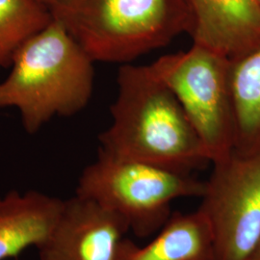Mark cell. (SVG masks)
Masks as SVG:
<instances>
[{
    "mask_svg": "<svg viewBox=\"0 0 260 260\" xmlns=\"http://www.w3.org/2000/svg\"><path fill=\"white\" fill-rule=\"evenodd\" d=\"M51 14L93 62L127 64L193 28L187 0H66Z\"/></svg>",
    "mask_w": 260,
    "mask_h": 260,
    "instance_id": "3",
    "label": "cell"
},
{
    "mask_svg": "<svg viewBox=\"0 0 260 260\" xmlns=\"http://www.w3.org/2000/svg\"><path fill=\"white\" fill-rule=\"evenodd\" d=\"M257 1H258V3H259V5H260V0H257Z\"/></svg>",
    "mask_w": 260,
    "mask_h": 260,
    "instance_id": "15",
    "label": "cell"
},
{
    "mask_svg": "<svg viewBox=\"0 0 260 260\" xmlns=\"http://www.w3.org/2000/svg\"><path fill=\"white\" fill-rule=\"evenodd\" d=\"M93 63L53 19L14 56L9 75L0 82V109L16 108L29 134L56 116L75 115L92 96Z\"/></svg>",
    "mask_w": 260,
    "mask_h": 260,
    "instance_id": "2",
    "label": "cell"
},
{
    "mask_svg": "<svg viewBox=\"0 0 260 260\" xmlns=\"http://www.w3.org/2000/svg\"><path fill=\"white\" fill-rule=\"evenodd\" d=\"M64 200L29 190L0 195V260L18 256L47 240Z\"/></svg>",
    "mask_w": 260,
    "mask_h": 260,
    "instance_id": "9",
    "label": "cell"
},
{
    "mask_svg": "<svg viewBox=\"0 0 260 260\" xmlns=\"http://www.w3.org/2000/svg\"><path fill=\"white\" fill-rule=\"evenodd\" d=\"M199 210L210 225L213 260H247L260 239V152L212 163Z\"/></svg>",
    "mask_w": 260,
    "mask_h": 260,
    "instance_id": "6",
    "label": "cell"
},
{
    "mask_svg": "<svg viewBox=\"0 0 260 260\" xmlns=\"http://www.w3.org/2000/svg\"><path fill=\"white\" fill-rule=\"evenodd\" d=\"M204 191L205 182L190 175L113 157L99 149L96 160L79 177L75 194L118 214L143 238L166 223L174 201L201 198Z\"/></svg>",
    "mask_w": 260,
    "mask_h": 260,
    "instance_id": "4",
    "label": "cell"
},
{
    "mask_svg": "<svg viewBox=\"0 0 260 260\" xmlns=\"http://www.w3.org/2000/svg\"><path fill=\"white\" fill-rule=\"evenodd\" d=\"M210 225L199 209L171 215L157 235L145 246L121 240L115 260H213Z\"/></svg>",
    "mask_w": 260,
    "mask_h": 260,
    "instance_id": "10",
    "label": "cell"
},
{
    "mask_svg": "<svg viewBox=\"0 0 260 260\" xmlns=\"http://www.w3.org/2000/svg\"><path fill=\"white\" fill-rule=\"evenodd\" d=\"M234 151L260 152V47L233 61Z\"/></svg>",
    "mask_w": 260,
    "mask_h": 260,
    "instance_id": "11",
    "label": "cell"
},
{
    "mask_svg": "<svg viewBox=\"0 0 260 260\" xmlns=\"http://www.w3.org/2000/svg\"><path fill=\"white\" fill-rule=\"evenodd\" d=\"M193 16L194 44L235 61L260 47L257 0H187Z\"/></svg>",
    "mask_w": 260,
    "mask_h": 260,
    "instance_id": "8",
    "label": "cell"
},
{
    "mask_svg": "<svg viewBox=\"0 0 260 260\" xmlns=\"http://www.w3.org/2000/svg\"><path fill=\"white\" fill-rule=\"evenodd\" d=\"M233 66L223 53L194 43L188 50L161 56L149 65L177 98L211 163L234 151Z\"/></svg>",
    "mask_w": 260,
    "mask_h": 260,
    "instance_id": "5",
    "label": "cell"
},
{
    "mask_svg": "<svg viewBox=\"0 0 260 260\" xmlns=\"http://www.w3.org/2000/svg\"><path fill=\"white\" fill-rule=\"evenodd\" d=\"M37 1L40 2L41 4H43L44 6H46L51 12V10L54 9L56 6L60 5L61 3H63L66 0H37Z\"/></svg>",
    "mask_w": 260,
    "mask_h": 260,
    "instance_id": "13",
    "label": "cell"
},
{
    "mask_svg": "<svg viewBox=\"0 0 260 260\" xmlns=\"http://www.w3.org/2000/svg\"><path fill=\"white\" fill-rule=\"evenodd\" d=\"M110 126L100 134V150L180 174L209 162L205 148L175 94L149 65L123 64Z\"/></svg>",
    "mask_w": 260,
    "mask_h": 260,
    "instance_id": "1",
    "label": "cell"
},
{
    "mask_svg": "<svg viewBox=\"0 0 260 260\" xmlns=\"http://www.w3.org/2000/svg\"><path fill=\"white\" fill-rule=\"evenodd\" d=\"M52 20L37 0H0V69L11 67L20 47Z\"/></svg>",
    "mask_w": 260,
    "mask_h": 260,
    "instance_id": "12",
    "label": "cell"
},
{
    "mask_svg": "<svg viewBox=\"0 0 260 260\" xmlns=\"http://www.w3.org/2000/svg\"><path fill=\"white\" fill-rule=\"evenodd\" d=\"M247 260H260V239L255 249L251 252V255L248 257Z\"/></svg>",
    "mask_w": 260,
    "mask_h": 260,
    "instance_id": "14",
    "label": "cell"
},
{
    "mask_svg": "<svg viewBox=\"0 0 260 260\" xmlns=\"http://www.w3.org/2000/svg\"><path fill=\"white\" fill-rule=\"evenodd\" d=\"M129 230L118 214L81 196L65 200L39 250L40 260H115Z\"/></svg>",
    "mask_w": 260,
    "mask_h": 260,
    "instance_id": "7",
    "label": "cell"
}]
</instances>
